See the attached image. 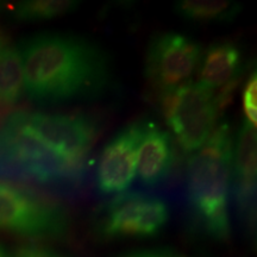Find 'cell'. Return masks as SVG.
I'll return each instance as SVG.
<instances>
[{
    "mask_svg": "<svg viewBox=\"0 0 257 257\" xmlns=\"http://www.w3.org/2000/svg\"><path fill=\"white\" fill-rule=\"evenodd\" d=\"M24 93L38 105L93 100L110 87V57L88 38L42 32L18 44Z\"/></svg>",
    "mask_w": 257,
    "mask_h": 257,
    "instance_id": "1",
    "label": "cell"
},
{
    "mask_svg": "<svg viewBox=\"0 0 257 257\" xmlns=\"http://www.w3.org/2000/svg\"><path fill=\"white\" fill-rule=\"evenodd\" d=\"M232 135L221 121L186 167L185 194L189 219L199 232L218 242L231 236Z\"/></svg>",
    "mask_w": 257,
    "mask_h": 257,
    "instance_id": "2",
    "label": "cell"
},
{
    "mask_svg": "<svg viewBox=\"0 0 257 257\" xmlns=\"http://www.w3.org/2000/svg\"><path fill=\"white\" fill-rule=\"evenodd\" d=\"M27 112H15L0 128V175L31 180L62 193L81 187L87 167L44 143L25 120Z\"/></svg>",
    "mask_w": 257,
    "mask_h": 257,
    "instance_id": "3",
    "label": "cell"
},
{
    "mask_svg": "<svg viewBox=\"0 0 257 257\" xmlns=\"http://www.w3.org/2000/svg\"><path fill=\"white\" fill-rule=\"evenodd\" d=\"M230 101L199 81H189L159 95L166 125L187 154L195 153L206 143Z\"/></svg>",
    "mask_w": 257,
    "mask_h": 257,
    "instance_id": "4",
    "label": "cell"
},
{
    "mask_svg": "<svg viewBox=\"0 0 257 257\" xmlns=\"http://www.w3.org/2000/svg\"><path fill=\"white\" fill-rule=\"evenodd\" d=\"M170 219L169 205L163 198L143 191L113 195L96 212V230L107 239L153 238Z\"/></svg>",
    "mask_w": 257,
    "mask_h": 257,
    "instance_id": "5",
    "label": "cell"
},
{
    "mask_svg": "<svg viewBox=\"0 0 257 257\" xmlns=\"http://www.w3.org/2000/svg\"><path fill=\"white\" fill-rule=\"evenodd\" d=\"M202 47L187 35L174 31L156 32L146 54L147 81L157 94L173 91L189 81L198 72Z\"/></svg>",
    "mask_w": 257,
    "mask_h": 257,
    "instance_id": "6",
    "label": "cell"
},
{
    "mask_svg": "<svg viewBox=\"0 0 257 257\" xmlns=\"http://www.w3.org/2000/svg\"><path fill=\"white\" fill-rule=\"evenodd\" d=\"M0 229L31 238H55L66 233L68 218L59 205L0 182Z\"/></svg>",
    "mask_w": 257,
    "mask_h": 257,
    "instance_id": "7",
    "label": "cell"
},
{
    "mask_svg": "<svg viewBox=\"0 0 257 257\" xmlns=\"http://www.w3.org/2000/svg\"><path fill=\"white\" fill-rule=\"evenodd\" d=\"M28 126L61 155L85 162L99 135V126L82 113H25Z\"/></svg>",
    "mask_w": 257,
    "mask_h": 257,
    "instance_id": "8",
    "label": "cell"
},
{
    "mask_svg": "<svg viewBox=\"0 0 257 257\" xmlns=\"http://www.w3.org/2000/svg\"><path fill=\"white\" fill-rule=\"evenodd\" d=\"M142 121L127 124L102 148L94 173L95 188L99 194L111 198L126 192L133 186L136 178Z\"/></svg>",
    "mask_w": 257,
    "mask_h": 257,
    "instance_id": "9",
    "label": "cell"
},
{
    "mask_svg": "<svg viewBox=\"0 0 257 257\" xmlns=\"http://www.w3.org/2000/svg\"><path fill=\"white\" fill-rule=\"evenodd\" d=\"M256 126L245 119L232 141L231 193L237 217L251 233L256 224Z\"/></svg>",
    "mask_w": 257,
    "mask_h": 257,
    "instance_id": "10",
    "label": "cell"
},
{
    "mask_svg": "<svg viewBox=\"0 0 257 257\" xmlns=\"http://www.w3.org/2000/svg\"><path fill=\"white\" fill-rule=\"evenodd\" d=\"M175 161L174 140L155 121L143 120L137 152L136 174L142 187L153 189L166 181Z\"/></svg>",
    "mask_w": 257,
    "mask_h": 257,
    "instance_id": "11",
    "label": "cell"
},
{
    "mask_svg": "<svg viewBox=\"0 0 257 257\" xmlns=\"http://www.w3.org/2000/svg\"><path fill=\"white\" fill-rule=\"evenodd\" d=\"M244 70L243 50L233 41H218L208 46L199 64V82L231 100Z\"/></svg>",
    "mask_w": 257,
    "mask_h": 257,
    "instance_id": "12",
    "label": "cell"
},
{
    "mask_svg": "<svg viewBox=\"0 0 257 257\" xmlns=\"http://www.w3.org/2000/svg\"><path fill=\"white\" fill-rule=\"evenodd\" d=\"M174 11L180 18L198 24L230 23L243 11L242 4L227 0H179Z\"/></svg>",
    "mask_w": 257,
    "mask_h": 257,
    "instance_id": "13",
    "label": "cell"
},
{
    "mask_svg": "<svg viewBox=\"0 0 257 257\" xmlns=\"http://www.w3.org/2000/svg\"><path fill=\"white\" fill-rule=\"evenodd\" d=\"M24 94V72L18 48L0 46V101L14 105Z\"/></svg>",
    "mask_w": 257,
    "mask_h": 257,
    "instance_id": "14",
    "label": "cell"
},
{
    "mask_svg": "<svg viewBox=\"0 0 257 257\" xmlns=\"http://www.w3.org/2000/svg\"><path fill=\"white\" fill-rule=\"evenodd\" d=\"M79 5L75 0H29L15 6L14 17L22 22L49 21L72 14Z\"/></svg>",
    "mask_w": 257,
    "mask_h": 257,
    "instance_id": "15",
    "label": "cell"
},
{
    "mask_svg": "<svg viewBox=\"0 0 257 257\" xmlns=\"http://www.w3.org/2000/svg\"><path fill=\"white\" fill-rule=\"evenodd\" d=\"M257 91V79L256 73L253 72L249 75L248 80L244 83L243 87V111L244 115H245V120L256 126V119H257V98L256 92Z\"/></svg>",
    "mask_w": 257,
    "mask_h": 257,
    "instance_id": "16",
    "label": "cell"
},
{
    "mask_svg": "<svg viewBox=\"0 0 257 257\" xmlns=\"http://www.w3.org/2000/svg\"><path fill=\"white\" fill-rule=\"evenodd\" d=\"M118 257H188L168 249H141L125 252Z\"/></svg>",
    "mask_w": 257,
    "mask_h": 257,
    "instance_id": "17",
    "label": "cell"
},
{
    "mask_svg": "<svg viewBox=\"0 0 257 257\" xmlns=\"http://www.w3.org/2000/svg\"><path fill=\"white\" fill-rule=\"evenodd\" d=\"M17 257H64L53 250L46 248H38V246H27L19 250Z\"/></svg>",
    "mask_w": 257,
    "mask_h": 257,
    "instance_id": "18",
    "label": "cell"
},
{
    "mask_svg": "<svg viewBox=\"0 0 257 257\" xmlns=\"http://www.w3.org/2000/svg\"><path fill=\"white\" fill-rule=\"evenodd\" d=\"M0 257H11V255L6 251V249L3 245H0Z\"/></svg>",
    "mask_w": 257,
    "mask_h": 257,
    "instance_id": "19",
    "label": "cell"
},
{
    "mask_svg": "<svg viewBox=\"0 0 257 257\" xmlns=\"http://www.w3.org/2000/svg\"><path fill=\"white\" fill-rule=\"evenodd\" d=\"M3 44V41H2V38H0V46H2Z\"/></svg>",
    "mask_w": 257,
    "mask_h": 257,
    "instance_id": "20",
    "label": "cell"
}]
</instances>
